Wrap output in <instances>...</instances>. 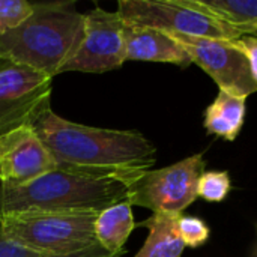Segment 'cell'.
<instances>
[{
	"label": "cell",
	"mask_w": 257,
	"mask_h": 257,
	"mask_svg": "<svg viewBox=\"0 0 257 257\" xmlns=\"http://www.w3.org/2000/svg\"><path fill=\"white\" fill-rule=\"evenodd\" d=\"M123 39L126 60L172 63L181 68L193 63L185 48L161 30L123 23Z\"/></svg>",
	"instance_id": "obj_11"
},
{
	"label": "cell",
	"mask_w": 257,
	"mask_h": 257,
	"mask_svg": "<svg viewBox=\"0 0 257 257\" xmlns=\"http://www.w3.org/2000/svg\"><path fill=\"white\" fill-rule=\"evenodd\" d=\"M98 214L51 212L0 217V232L9 241L39 256H65L98 245Z\"/></svg>",
	"instance_id": "obj_4"
},
{
	"label": "cell",
	"mask_w": 257,
	"mask_h": 257,
	"mask_svg": "<svg viewBox=\"0 0 257 257\" xmlns=\"http://www.w3.org/2000/svg\"><path fill=\"white\" fill-rule=\"evenodd\" d=\"M176 230L184 245L190 248L205 245L211 236V229L208 224L202 218L193 215H179L176 218Z\"/></svg>",
	"instance_id": "obj_17"
},
{
	"label": "cell",
	"mask_w": 257,
	"mask_h": 257,
	"mask_svg": "<svg viewBox=\"0 0 257 257\" xmlns=\"http://www.w3.org/2000/svg\"><path fill=\"white\" fill-rule=\"evenodd\" d=\"M136 229L133 206L128 200L105 208L96 215L95 238L108 253H125L123 245Z\"/></svg>",
	"instance_id": "obj_13"
},
{
	"label": "cell",
	"mask_w": 257,
	"mask_h": 257,
	"mask_svg": "<svg viewBox=\"0 0 257 257\" xmlns=\"http://www.w3.org/2000/svg\"><path fill=\"white\" fill-rule=\"evenodd\" d=\"M125 62L123 21L117 12L96 6L84 14L80 44L62 72L102 74L120 68Z\"/></svg>",
	"instance_id": "obj_8"
},
{
	"label": "cell",
	"mask_w": 257,
	"mask_h": 257,
	"mask_svg": "<svg viewBox=\"0 0 257 257\" xmlns=\"http://www.w3.org/2000/svg\"><path fill=\"white\" fill-rule=\"evenodd\" d=\"M33 14V3L26 0H0V33L21 26Z\"/></svg>",
	"instance_id": "obj_18"
},
{
	"label": "cell",
	"mask_w": 257,
	"mask_h": 257,
	"mask_svg": "<svg viewBox=\"0 0 257 257\" xmlns=\"http://www.w3.org/2000/svg\"><path fill=\"white\" fill-rule=\"evenodd\" d=\"M247 98L218 90L217 98L206 107L203 126L212 136L235 142L244 126Z\"/></svg>",
	"instance_id": "obj_12"
},
{
	"label": "cell",
	"mask_w": 257,
	"mask_h": 257,
	"mask_svg": "<svg viewBox=\"0 0 257 257\" xmlns=\"http://www.w3.org/2000/svg\"><path fill=\"white\" fill-rule=\"evenodd\" d=\"M179 217V215H178ZM154 214L140 226L149 230L143 247L134 257H181L185 245L176 230V218Z\"/></svg>",
	"instance_id": "obj_14"
},
{
	"label": "cell",
	"mask_w": 257,
	"mask_h": 257,
	"mask_svg": "<svg viewBox=\"0 0 257 257\" xmlns=\"http://www.w3.org/2000/svg\"><path fill=\"white\" fill-rule=\"evenodd\" d=\"M57 164L33 125L20 126L0 137V187L26 185Z\"/></svg>",
	"instance_id": "obj_10"
},
{
	"label": "cell",
	"mask_w": 257,
	"mask_h": 257,
	"mask_svg": "<svg viewBox=\"0 0 257 257\" xmlns=\"http://www.w3.org/2000/svg\"><path fill=\"white\" fill-rule=\"evenodd\" d=\"M236 47L247 56L251 74L257 81V36L254 35H245L241 39L235 41Z\"/></svg>",
	"instance_id": "obj_19"
},
{
	"label": "cell",
	"mask_w": 257,
	"mask_h": 257,
	"mask_svg": "<svg viewBox=\"0 0 257 257\" xmlns=\"http://www.w3.org/2000/svg\"><path fill=\"white\" fill-rule=\"evenodd\" d=\"M206 163L202 154L163 169H151L128 184V202L157 215L178 217L197 199V184Z\"/></svg>",
	"instance_id": "obj_6"
},
{
	"label": "cell",
	"mask_w": 257,
	"mask_h": 257,
	"mask_svg": "<svg viewBox=\"0 0 257 257\" xmlns=\"http://www.w3.org/2000/svg\"><path fill=\"white\" fill-rule=\"evenodd\" d=\"M53 155L57 169L90 176L116 178L130 184L155 164V146L139 131L86 126L45 108L32 123Z\"/></svg>",
	"instance_id": "obj_1"
},
{
	"label": "cell",
	"mask_w": 257,
	"mask_h": 257,
	"mask_svg": "<svg viewBox=\"0 0 257 257\" xmlns=\"http://www.w3.org/2000/svg\"><path fill=\"white\" fill-rule=\"evenodd\" d=\"M53 78L0 59V137L35 119L50 105Z\"/></svg>",
	"instance_id": "obj_7"
},
{
	"label": "cell",
	"mask_w": 257,
	"mask_h": 257,
	"mask_svg": "<svg viewBox=\"0 0 257 257\" xmlns=\"http://www.w3.org/2000/svg\"><path fill=\"white\" fill-rule=\"evenodd\" d=\"M117 15L125 24L149 27L169 35L238 41L248 30L220 20L188 0H120Z\"/></svg>",
	"instance_id": "obj_5"
},
{
	"label": "cell",
	"mask_w": 257,
	"mask_h": 257,
	"mask_svg": "<svg viewBox=\"0 0 257 257\" xmlns=\"http://www.w3.org/2000/svg\"><path fill=\"white\" fill-rule=\"evenodd\" d=\"M128 199V184L56 169L26 185L0 187V217L14 214H99Z\"/></svg>",
	"instance_id": "obj_3"
},
{
	"label": "cell",
	"mask_w": 257,
	"mask_h": 257,
	"mask_svg": "<svg viewBox=\"0 0 257 257\" xmlns=\"http://www.w3.org/2000/svg\"><path fill=\"white\" fill-rule=\"evenodd\" d=\"M170 36L185 48L191 62L202 68L220 90L244 98L257 92V81L251 74L248 59L236 47L235 41L229 42L184 35Z\"/></svg>",
	"instance_id": "obj_9"
},
{
	"label": "cell",
	"mask_w": 257,
	"mask_h": 257,
	"mask_svg": "<svg viewBox=\"0 0 257 257\" xmlns=\"http://www.w3.org/2000/svg\"><path fill=\"white\" fill-rule=\"evenodd\" d=\"M38 257H123V253H108L105 251L102 247L95 245L89 250L80 251V253H74V254H65V256H38Z\"/></svg>",
	"instance_id": "obj_21"
},
{
	"label": "cell",
	"mask_w": 257,
	"mask_h": 257,
	"mask_svg": "<svg viewBox=\"0 0 257 257\" xmlns=\"http://www.w3.org/2000/svg\"><path fill=\"white\" fill-rule=\"evenodd\" d=\"M230 190L232 179L226 170L203 172L197 184V197L211 203H221L227 199Z\"/></svg>",
	"instance_id": "obj_16"
},
{
	"label": "cell",
	"mask_w": 257,
	"mask_h": 257,
	"mask_svg": "<svg viewBox=\"0 0 257 257\" xmlns=\"http://www.w3.org/2000/svg\"><path fill=\"white\" fill-rule=\"evenodd\" d=\"M84 14L74 2L33 3V14L17 29L0 33V59L53 78L77 50Z\"/></svg>",
	"instance_id": "obj_2"
},
{
	"label": "cell",
	"mask_w": 257,
	"mask_h": 257,
	"mask_svg": "<svg viewBox=\"0 0 257 257\" xmlns=\"http://www.w3.org/2000/svg\"><path fill=\"white\" fill-rule=\"evenodd\" d=\"M254 36H257V32H256V33H254Z\"/></svg>",
	"instance_id": "obj_22"
},
{
	"label": "cell",
	"mask_w": 257,
	"mask_h": 257,
	"mask_svg": "<svg viewBox=\"0 0 257 257\" xmlns=\"http://www.w3.org/2000/svg\"><path fill=\"white\" fill-rule=\"evenodd\" d=\"M39 254L20 247L18 244L5 238L0 232V257H38Z\"/></svg>",
	"instance_id": "obj_20"
},
{
	"label": "cell",
	"mask_w": 257,
	"mask_h": 257,
	"mask_svg": "<svg viewBox=\"0 0 257 257\" xmlns=\"http://www.w3.org/2000/svg\"><path fill=\"white\" fill-rule=\"evenodd\" d=\"M193 6L224 20L250 35L257 32V0H188Z\"/></svg>",
	"instance_id": "obj_15"
}]
</instances>
